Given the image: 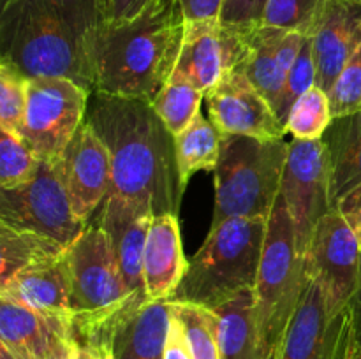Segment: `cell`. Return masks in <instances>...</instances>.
<instances>
[{"label":"cell","mask_w":361,"mask_h":359,"mask_svg":"<svg viewBox=\"0 0 361 359\" xmlns=\"http://www.w3.org/2000/svg\"><path fill=\"white\" fill-rule=\"evenodd\" d=\"M85 122L109 151L113 194L148 199L154 215H178L185 187L180 182L175 136L150 101L94 90Z\"/></svg>","instance_id":"cell-1"},{"label":"cell","mask_w":361,"mask_h":359,"mask_svg":"<svg viewBox=\"0 0 361 359\" xmlns=\"http://www.w3.org/2000/svg\"><path fill=\"white\" fill-rule=\"evenodd\" d=\"M99 0H0V58L28 80L63 77L94 90L88 41Z\"/></svg>","instance_id":"cell-2"},{"label":"cell","mask_w":361,"mask_h":359,"mask_svg":"<svg viewBox=\"0 0 361 359\" xmlns=\"http://www.w3.org/2000/svg\"><path fill=\"white\" fill-rule=\"evenodd\" d=\"M183 30L180 0H155L122 23L101 21L88 41L94 90L154 101L175 70Z\"/></svg>","instance_id":"cell-3"},{"label":"cell","mask_w":361,"mask_h":359,"mask_svg":"<svg viewBox=\"0 0 361 359\" xmlns=\"http://www.w3.org/2000/svg\"><path fill=\"white\" fill-rule=\"evenodd\" d=\"M268 218H226L210 225L207 239L189 260L187 273L169 301L214 308L243 291H254Z\"/></svg>","instance_id":"cell-4"},{"label":"cell","mask_w":361,"mask_h":359,"mask_svg":"<svg viewBox=\"0 0 361 359\" xmlns=\"http://www.w3.org/2000/svg\"><path fill=\"white\" fill-rule=\"evenodd\" d=\"M305 257L296 248L295 227L279 192L270 211L254 285V315L261 340L271 359H277L286 329L309 285Z\"/></svg>","instance_id":"cell-5"},{"label":"cell","mask_w":361,"mask_h":359,"mask_svg":"<svg viewBox=\"0 0 361 359\" xmlns=\"http://www.w3.org/2000/svg\"><path fill=\"white\" fill-rule=\"evenodd\" d=\"M288 146L284 139L224 136L214 169L215 210L212 225L226 218L270 217L281 192Z\"/></svg>","instance_id":"cell-6"},{"label":"cell","mask_w":361,"mask_h":359,"mask_svg":"<svg viewBox=\"0 0 361 359\" xmlns=\"http://www.w3.org/2000/svg\"><path fill=\"white\" fill-rule=\"evenodd\" d=\"M71 277V320L120 326L145 299L129 292L108 236L99 224L87 227L66 246Z\"/></svg>","instance_id":"cell-7"},{"label":"cell","mask_w":361,"mask_h":359,"mask_svg":"<svg viewBox=\"0 0 361 359\" xmlns=\"http://www.w3.org/2000/svg\"><path fill=\"white\" fill-rule=\"evenodd\" d=\"M0 222L67 246L87 224L73 213L56 162L39 160L25 182L0 187Z\"/></svg>","instance_id":"cell-8"},{"label":"cell","mask_w":361,"mask_h":359,"mask_svg":"<svg viewBox=\"0 0 361 359\" xmlns=\"http://www.w3.org/2000/svg\"><path fill=\"white\" fill-rule=\"evenodd\" d=\"M90 92L63 77L28 80L27 106L16 136L39 160L56 162L85 122Z\"/></svg>","instance_id":"cell-9"},{"label":"cell","mask_w":361,"mask_h":359,"mask_svg":"<svg viewBox=\"0 0 361 359\" xmlns=\"http://www.w3.org/2000/svg\"><path fill=\"white\" fill-rule=\"evenodd\" d=\"M309 278L334 313L349 308L360 280L361 246L341 211L331 208L314 229L305 253Z\"/></svg>","instance_id":"cell-10"},{"label":"cell","mask_w":361,"mask_h":359,"mask_svg":"<svg viewBox=\"0 0 361 359\" xmlns=\"http://www.w3.org/2000/svg\"><path fill=\"white\" fill-rule=\"evenodd\" d=\"M281 194L295 227L296 248L305 257L317 222L331 210L330 165L323 141L289 143Z\"/></svg>","instance_id":"cell-11"},{"label":"cell","mask_w":361,"mask_h":359,"mask_svg":"<svg viewBox=\"0 0 361 359\" xmlns=\"http://www.w3.org/2000/svg\"><path fill=\"white\" fill-rule=\"evenodd\" d=\"M353 340L349 308L331 312L321 289L309 280L282 338L277 359H344Z\"/></svg>","instance_id":"cell-12"},{"label":"cell","mask_w":361,"mask_h":359,"mask_svg":"<svg viewBox=\"0 0 361 359\" xmlns=\"http://www.w3.org/2000/svg\"><path fill=\"white\" fill-rule=\"evenodd\" d=\"M208 120L221 136H249L264 141L284 139L288 134L270 102L238 70H228L204 94Z\"/></svg>","instance_id":"cell-13"},{"label":"cell","mask_w":361,"mask_h":359,"mask_svg":"<svg viewBox=\"0 0 361 359\" xmlns=\"http://www.w3.org/2000/svg\"><path fill=\"white\" fill-rule=\"evenodd\" d=\"M245 32L247 27L224 23L221 18L185 20L175 70L207 94L228 70L235 69L245 44Z\"/></svg>","instance_id":"cell-14"},{"label":"cell","mask_w":361,"mask_h":359,"mask_svg":"<svg viewBox=\"0 0 361 359\" xmlns=\"http://www.w3.org/2000/svg\"><path fill=\"white\" fill-rule=\"evenodd\" d=\"M67 199L74 217L83 224L102 206L113 189L111 157L101 137L87 122L80 125L73 139L56 160Z\"/></svg>","instance_id":"cell-15"},{"label":"cell","mask_w":361,"mask_h":359,"mask_svg":"<svg viewBox=\"0 0 361 359\" xmlns=\"http://www.w3.org/2000/svg\"><path fill=\"white\" fill-rule=\"evenodd\" d=\"M154 208L148 199L109 194L101 206L97 224L108 236L127 289L136 298L150 301L145 291L143 252Z\"/></svg>","instance_id":"cell-16"},{"label":"cell","mask_w":361,"mask_h":359,"mask_svg":"<svg viewBox=\"0 0 361 359\" xmlns=\"http://www.w3.org/2000/svg\"><path fill=\"white\" fill-rule=\"evenodd\" d=\"M303 39L305 35L298 32L281 30L261 23L247 27L243 51L231 70L242 73L275 109Z\"/></svg>","instance_id":"cell-17"},{"label":"cell","mask_w":361,"mask_h":359,"mask_svg":"<svg viewBox=\"0 0 361 359\" xmlns=\"http://www.w3.org/2000/svg\"><path fill=\"white\" fill-rule=\"evenodd\" d=\"M310 37L316 84L330 92L345 62L361 44V0H328Z\"/></svg>","instance_id":"cell-18"},{"label":"cell","mask_w":361,"mask_h":359,"mask_svg":"<svg viewBox=\"0 0 361 359\" xmlns=\"http://www.w3.org/2000/svg\"><path fill=\"white\" fill-rule=\"evenodd\" d=\"M0 296L46 317L69 322L73 310L66 250L60 256L25 267L0 291Z\"/></svg>","instance_id":"cell-19"},{"label":"cell","mask_w":361,"mask_h":359,"mask_svg":"<svg viewBox=\"0 0 361 359\" xmlns=\"http://www.w3.org/2000/svg\"><path fill=\"white\" fill-rule=\"evenodd\" d=\"M178 215H154L143 252L145 291L150 301L171 299L187 273Z\"/></svg>","instance_id":"cell-20"},{"label":"cell","mask_w":361,"mask_h":359,"mask_svg":"<svg viewBox=\"0 0 361 359\" xmlns=\"http://www.w3.org/2000/svg\"><path fill=\"white\" fill-rule=\"evenodd\" d=\"M171 324V301H147L120 322L113 336V359H164Z\"/></svg>","instance_id":"cell-21"},{"label":"cell","mask_w":361,"mask_h":359,"mask_svg":"<svg viewBox=\"0 0 361 359\" xmlns=\"http://www.w3.org/2000/svg\"><path fill=\"white\" fill-rule=\"evenodd\" d=\"M67 322L34 312L0 296V340L20 359H41Z\"/></svg>","instance_id":"cell-22"},{"label":"cell","mask_w":361,"mask_h":359,"mask_svg":"<svg viewBox=\"0 0 361 359\" xmlns=\"http://www.w3.org/2000/svg\"><path fill=\"white\" fill-rule=\"evenodd\" d=\"M221 359H271L254 315V291H243L214 306Z\"/></svg>","instance_id":"cell-23"},{"label":"cell","mask_w":361,"mask_h":359,"mask_svg":"<svg viewBox=\"0 0 361 359\" xmlns=\"http://www.w3.org/2000/svg\"><path fill=\"white\" fill-rule=\"evenodd\" d=\"M321 141L326 146L330 165L331 208L361 183V109L331 120Z\"/></svg>","instance_id":"cell-24"},{"label":"cell","mask_w":361,"mask_h":359,"mask_svg":"<svg viewBox=\"0 0 361 359\" xmlns=\"http://www.w3.org/2000/svg\"><path fill=\"white\" fill-rule=\"evenodd\" d=\"M222 136L203 113L190 122L185 130L175 136V153L180 182L187 187L189 180L200 171H214L221 155Z\"/></svg>","instance_id":"cell-25"},{"label":"cell","mask_w":361,"mask_h":359,"mask_svg":"<svg viewBox=\"0 0 361 359\" xmlns=\"http://www.w3.org/2000/svg\"><path fill=\"white\" fill-rule=\"evenodd\" d=\"M63 250L66 246L53 239L0 222V291L25 267L60 256Z\"/></svg>","instance_id":"cell-26"},{"label":"cell","mask_w":361,"mask_h":359,"mask_svg":"<svg viewBox=\"0 0 361 359\" xmlns=\"http://www.w3.org/2000/svg\"><path fill=\"white\" fill-rule=\"evenodd\" d=\"M203 101V92L197 90L183 74L173 70L152 104L169 132L173 136H178L200 115Z\"/></svg>","instance_id":"cell-27"},{"label":"cell","mask_w":361,"mask_h":359,"mask_svg":"<svg viewBox=\"0 0 361 359\" xmlns=\"http://www.w3.org/2000/svg\"><path fill=\"white\" fill-rule=\"evenodd\" d=\"M171 310L182 322L187 344L194 359H221L217 317L214 310L196 303L171 301Z\"/></svg>","instance_id":"cell-28"},{"label":"cell","mask_w":361,"mask_h":359,"mask_svg":"<svg viewBox=\"0 0 361 359\" xmlns=\"http://www.w3.org/2000/svg\"><path fill=\"white\" fill-rule=\"evenodd\" d=\"M331 120L334 116H331L328 92L314 84L305 94L300 95L298 101L289 109L286 130L291 134L293 139L317 141L324 136Z\"/></svg>","instance_id":"cell-29"},{"label":"cell","mask_w":361,"mask_h":359,"mask_svg":"<svg viewBox=\"0 0 361 359\" xmlns=\"http://www.w3.org/2000/svg\"><path fill=\"white\" fill-rule=\"evenodd\" d=\"M328 0H268L261 25L310 35Z\"/></svg>","instance_id":"cell-30"},{"label":"cell","mask_w":361,"mask_h":359,"mask_svg":"<svg viewBox=\"0 0 361 359\" xmlns=\"http://www.w3.org/2000/svg\"><path fill=\"white\" fill-rule=\"evenodd\" d=\"M28 77L14 63L0 58V129L18 134L27 106Z\"/></svg>","instance_id":"cell-31"},{"label":"cell","mask_w":361,"mask_h":359,"mask_svg":"<svg viewBox=\"0 0 361 359\" xmlns=\"http://www.w3.org/2000/svg\"><path fill=\"white\" fill-rule=\"evenodd\" d=\"M314 84H316V62H314L312 37L305 35L298 56H296L295 63L291 65L288 77L284 81L281 97H279L277 104H275V113H277V116L284 125L293 104L298 101L300 95L305 94Z\"/></svg>","instance_id":"cell-32"},{"label":"cell","mask_w":361,"mask_h":359,"mask_svg":"<svg viewBox=\"0 0 361 359\" xmlns=\"http://www.w3.org/2000/svg\"><path fill=\"white\" fill-rule=\"evenodd\" d=\"M39 158L14 132L0 129V187L25 182L37 169Z\"/></svg>","instance_id":"cell-33"},{"label":"cell","mask_w":361,"mask_h":359,"mask_svg":"<svg viewBox=\"0 0 361 359\" xmlns=\"http://www.w3.org/2000/svg\"><path fill=\"white\" fill-rule=\"evenodd\" d=\"M328 97L334 118L351 115L361 109V44L345 62L344 69L331 84Z\"/></svg>","instance_id":"cell-34"},{"label":"cell","mask_w":361,"mask_h":359,"mask_svg":"<svg viewBox=\"0 0 361 359\" xmlns=\"http://www.w3.org/2000/svg\"><path fill=\"white\" fill-rule=\"evenodd\" d=\"M268 0H224L221 21L240 27H254L261 23Z\"/></svg>","instance_id":"cell-35"},{"label":"cell","mask_w":361,"mask_h":359,"mask_svg":"<svg viewBox=\"0 0 361 359\" xmlns=\"http://www.w3.org/2000/svg\"><path fill=\"white\" fill-rule=\"evenodd\" d=\"M155 0H99L104 23H122L143 13Z\"/></svg>","instance_id":"cell-36"},{"label":"cell","mask_w":361,"mask_h":359,"mask_svg":"<svg viewBox=\"0 0 361 359\" xmlns=\"http://www.w3.org/2000/svg\"><path fill=\"white\" fill-rule=\"evenodd\" d=\"M335 208L341 211L344 220L348 222L351 231L358 238V243L361 246V183L356 185L355 189L349 190L345 196H342Z\"/></svg>","instance_id":"cell-37"},{"label":"cell","mask_w":361,"mask_h":359,"mask_svg":"<svg viewBox=\"0 0 361 359\" xmlns=\"http://www.w3.org/2000/svg\"><path fill=\"white\" fill-rule=\"evenodd\" d=\"M185 20H208L221 16L224 0H180Z\"/></svg>","instance_id":"cell-38"},{"label":"cell","mask_w":361,"mask_h":359,"mask_svg":"<svg viewBox=\"0 0 361 359\" xmlns=\"http://www.w3.org/2000/svg\"><path fill=\"white\" fill-rule=\"evenodd\" d=\"M41 359H73V348H71V340L67 334H60L55 338L51 347L48 348Z\"/></svg>","instance_id":"cell-39"},{"label":"cell","mask_w":361,"mask_h":359,"mask_svg":"<svg viewBox=\"0 0 361 359\" xmlns=\"http://www.w3.org/2000/svg\"><path fill=\"white\" fill-rule=\"evenodd\" d=\"M349 312H351L353 319V333H355V341L361 345V270H360V280L358 287H356L355 296L349 305Z\"/></svg>","instance_id":"cell-40"},{"label":"cell","mask_w":361,"mask_h":359,"mask_svg":"<svg viewBox=\"0 0 361 359\" xmlns=\"http://www.w3.org/2000/svg\"><path fill=\"white\" fill-rule=\"evenodd\" d=\"M71 348H73V359H113V351L92 348L74 341H71Z\"/></svg>","instance_id":"cell-41"},{"label":"cell","mask_w":361,"mask_h":359,"mask_svg":"<svg viewBox=\"0 0 361 359\" xmlns=\"http://www.w3.org/2000/svg\"><path fill=\"white\" fill-rule=\"evenodd\" d=\"M344 359H361V345H358L355 340H353L351 345H349L348 352H345Z\"/></svg>","instance_id":"cell-42"},{"label":"cell","mask_w":361,"mask_h":359,"mask_svg":"<svg viewBox=\"0 0 361 359\" xmlns=\"http://www.w3.org/2000/svg\"><path fill=\"white\" fill-rule=\"evenodd\" d=\"M0 359H20L2 340H0Z\"/></svg>","instance_id":"cell-43"}]
</instances>
